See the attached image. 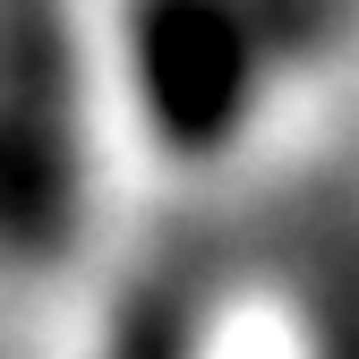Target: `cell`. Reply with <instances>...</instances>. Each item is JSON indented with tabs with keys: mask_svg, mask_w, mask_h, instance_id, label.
<instances>
[{
	"mask_svg": "<svg viewBox=\"0 0 359 359\" xmlns=\"http://www.w3.org/2000/svg\"><path fill=\"white\" fill-rule=\"evenodd\" d=\"M77 171V69L60 26L0 18V257L69 248Z\"/></svg>",
	"mask_w": 359,
	"mask_h": 359,
	"instance_id": "obj_1",
	"label": "cell"
},
{
	"mask_svg": "<svg viewBox=\"0 0 359 359\" xmlns=\"http://www.w3.org/2000/svg\"><path fill=\"white\" fill-rule=\"evenodd\" d=\"M308 359H359V248L317 265V351Z\"/></svg>",
	"mask_w": 359,
	"mask_h": 359,
	"instance_id": "obj_4",
	"label": "cell"
},
{
	"mask_svg": "<svg viewBox=\"0 0 359 359\" xmlns=\"http://www.w3.org/2000/svg\"><path fill=\"white\" fill-rule=\"evenodd\" d=\"M283 18H240V9H146L128 26L137 52V111L180 163H214L248 128L265 69H274Z\"/></svg>",
	"mask_w": 359,
	"mask_h": 359,
	"instance_id": "obj_2",
	"label": "cell"
},
{
	"mask_svg": "<svg viewBox=\"0 0 359 359\" xmlns=\"http://www.w3.org/2000/svg\"><path fill=\"white\" fill-rule=\"evenodd\" d=\"M111 359H197V283L180 274V265L120 308Z\"/></svg>",
	"mask_w": 359,
	"mask_h": 359,
	"instance_id": "obj_3",
	"label": "cell"
}]
</instances>
